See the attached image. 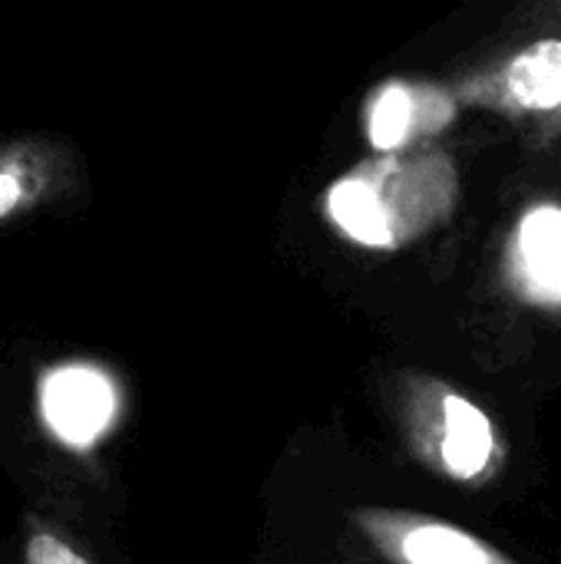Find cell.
<instances>
[{
    "label": "cell",
    "instance_id": "1",
    "mask_svg": "<svg viewBox=\"0 0 561 564\" xmlns=\"http://www.w3.org/2000/svg\"><path fill=\"white\" fill-rule=\"evenodd\" d=\"M460 198L453 159L433 145L380 152L341 175L327 198V221L354 245L397 251L443 225Z\"/></svg>",
    "mask_w": 561,
    "mask_h": 564
},
{
    "label": "cell",
    "instance_id": "2",
    "mask_svg": "<svg viewBox=\"0 0 561 564\" xmlns=\"http://www.w3.org/2000/svg\"><path fill=\"white\" fill-rule=\"evenodd\" d=\"M397 416L420 466L460 489H486L509 466L503 426L443 377L407 370L397 377Z\"/></svg>",
    "mask_w": 561,
    "mask_h": 564
},
{
    "label": "cell",
    "instance_id": "3",
    "mask_svg": "<svg viewBox=\"0 0 561 564\" xmlns=\"http://www.w3.org/2000/svg\"><path fill=\"white\" fill-rule=\"evenodd\" d=\"M456 102L503 112L552 139L561 132V20L542 23L519 43L496 50L466 69L453 89Z\"/></svg>",
    "mask_w": 561,
    "mask_h": 564
},
{
    "label": "cell",
    "instance_id": "4",
    "mask_svg": "<svg viewBox=\"0 0 561 564\" xmlns=\"http://www.w3.org/2000/svg\"><path fill=\"white\" fill-rule=\"evenodd\" d=\"M86 162L79 149L53 132L0 139V228L79 202Z\"/></svg>",
    "mask_w": 561,
    "mask_h": 564
},
{
    "label": "cell",
    "instance_id": "5",
    "mask_svg": "<svg viewBox=\"0 0 561 564\" xmlns=\"http://www.w3.org/2000/svg\"><path fill=\"white\" fill-rule=\"evenodd\" d=\"M350 522L364 545L387 564H522L489 539L417 509L360 506Z\"/></svg>",
    "mask_w": 561,
    "mask_h": 564
},
{
    "label": "cell",
    "instance_id": "6",
    "mask_svg": "<svg viewBox=\"0 0 561 564\" xmlns=\"http://www.w3.org/2000/svg\"><path fill=\"white\" fill-rule=\"evenodd\" d=\"M460 112L456 96L436 83H387L367 106V135L377 152L423 145Z\"/></svg>",
    "mask_w": 561,
    "mask_h": 564
},
{
    "label": "cell",
    "instance_id": "7",
    "mask_svg": "<svg viewBox=\"0 0 561 564\" xmlns=\"http://www.w3.org/2000/svg\"><path fill=\"white\" fill-rule=\"evenodd\" d=\"M506 274L529 304L561 311V205H532L519 218Z\"/></svg>",
    "mask_w": 561,
    "mask_h": 564
},
{
    "label": "cell",
    "instance_id": "8",
    "mask_svg": "<svg viewBox=\"0 0 561 564\" xmlns=\"http://www.w3.org/2000/svg\"><path fill=\"white\" fill-rule=\"evenodd\" d=\"M112 413V387L106 377L83 370V367H66L53 373L43 387V416L50 430L66 440V443H89L99 436Z\"/></svg>",
    "mask_w": 561,
    "mask_h": 564
},
{
    "label": "cell",
    "instance_id": "9",
    "mask_svg": "<svg viewBox=\"0 0 561 564\" xmlns=\"http://www.w3.org/2000/svg\"><path fill=\"white\" fill-rule=\"evenodd\" d=\"M23 564H93L60 529L46 522H30L23 539Z\"/></svg>",
    "mask_w": 561,
    "mask_h": 564
}]
</instances>
